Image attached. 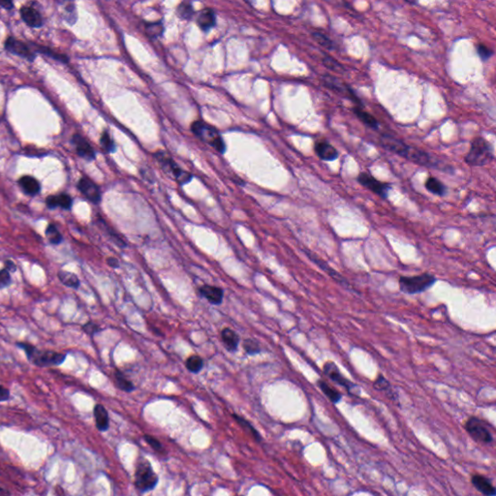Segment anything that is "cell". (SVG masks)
Instances as JSON below:
<instances>
[{"label": "cell", "mask_w": 496, "mask_h": 496, "mask_svg": "<svg viewBox=\"0 0 496 496\" xmlns=\"http://www.w3.org/2000/svg\"><path fill=\"white\" fill-rule=\"evenodd\" d=\"M114 379H115L117 387L118 389H120L121 391L126 392V393H130V392L134 391L135 387H134L133 383L130 380H128L122 372L116 370L115 374H114Z\"/></svg>", "instance_id": "obj_30"}, {"label": "cell", "mask_w": 496, "mask_h": 496, "mask_svg": "<svg viewBox=\"0 0 496 496\" xmlns=\"http://www.w3.org/2000/svg\"><path fill=\"white\" fill-rule=\"evenodd\" d=\"M312 37H313V39L315 40L319 45H321L322 47L328 48V49H333L334 48L333 42L329 37H327L325 34L316 31V32L312 33Z\"/></svg>", "instance_id": "obj_35"}, {"label": "cell", "mask_w": 496, "mask_h": 496, "mask_svg": "<svg viewBox=\"0 0 496 496\" xmlns=\"http://www.w3.org/2000/svg\"><path fill=\"white\" fill-rule=\"evenodd\" d=\"M57 276H58V279L61 281V283L69 288L78 289L80 287V279L73 272L59 271L57 273Z\"/></svg>", "instance_id": "obj_29"}, {"label": "cell", "mask_w": 496, "mask_h": 496, "mask_svg": "<svg viewBox=\"0 0 496 496\" xmlns=\"http://www.w3.org/2000/svg\"><path fill=\"white\" fill-rule=\"evenodd\" d=\"M46 236L51 244H59L62 241V236L54 224H49L46 229Z\"/></svg>", "instance_id": "obj_32"}, {"label": "cell", "mask_w": 496, "mask_h": 496, "mask_svg": "<svg viewBox=\"0 0 496 496\" xmlns=\"http://www.w3.org/2000/svg\"><path fill=\"white\" fill-rule=\"evenodd\" d=\"M100 143L102 145V147L107 151V152H114L115 149H116V144H115V142L113 141V139L111 138L110 134L105 131L102 136H101V139H100Z\"/></svg>", "instance_id": "obj_36"}, {"label": "cell", "mask_w": 496, "mask_h": 496, "mask_svg": "<svg viewBox=\"0 0 496 496\" xmlns=\"http://www.w3.org/2000/svg\"><path fill=\"white\" fill-rule=\"evenodd\" d=\"M10 399V392L8 389L0 385V402H7Z\"/></svg>", "instance_id": "obj_45"}, {"label": "cell", "mask_w": 496, "mask_h": 496, "mask_svg": "<svg viewBox=\"0 0 496 496\" xmlns=\"http://www.w3.org/2000/svg\"><path fill=\"white\" fill-rule=\"evenodd\" d=\"M11 273L6 269L0 270V289L6 288L11 284Z\"/></svg>", "instance_id": "obj_42"}, {"label": "cell", "mask_w": 496, "mask_h": 496, "mask_svg": "<svg viewBox=\"0 0 496 496\" xmlns=\"http://www.w3.org/2000/svg\"><path fill=\"white\" fill-rule=\"evenodd\" d=\"M96 427L100 431H106L110 425L109 414L106 408L101 404H96L93 410Z\"/></svg>", "instance_id": "obj_21"}, {"label": "cell", "mask_w": 496, "mask_h": 496, "mask_svg": "<svg viewBox=\"0 0 496 496\" xmlns=\"http://www.w3.org/2000/svg\"><path fill=\"white\" fill-rule=\"evenodd\" d=\"M0 6H3L5 9H12L13 3L10 1H0Z\"/></svg>", "instance_id": "obj_48"}, {"label": "cell", "mask_w": 496, "mask_h": 496, "mask_svg": "<svg viewBox=\"0 0 496 496\" xmlns=\"http://www.w3.org/2000/svg\"><path fill=\"white\" fill-rule=\"evenodd\" d=\"M243 349L248 355H257L261 352L259 344L252 339H245L243 341Z\"/></svg>", "instance_id": "obj_37"}, {"label": "cell", "mask_w": 496, "mask_h": 496, "mask_svg": "<svg viewBox=\"0 0 496 496\" xmlns=\"http://www.w3.org/2000/svg\"><path fill=\"white\" fill-rule=\"evenodd\" d=\"M306 254L307 255V257H308V258H309V259H310V260H311L314 264H316V265H317V266H318L321 270H323V271H325V272H327V274H328L329 276H331L332 279H334L337 283H339V284H341L342 286H345V287H347V288H349V287H350V284L348 283V281H347V280H346V279H345V278H344V277H343L340 273H338V272L335 271V270H333L331 267H330V266H329V265H328L325 261H323L320 257H318L317 255L313 254L311 251H306Z\"/></svg>", "instance_id": "obj_14"}, {"label": "cell", "mask_w": 496, "mask_h": 496, "mask_svg": "<svg viewBox=\"0 0 496 496\" xmlns=\"http://www.w3.org/2000/svg\"><path fill=\"white\" fill-rule=\"evenodd\" d=\"M425 186L428 192L437 196H445L447 193V187L444 183L434 177H429L425 181Z\"/></svg>", "instance_id": "obj_28"}, {"label": "cell", "mask_w": 496, "mask_h": 496, "mask_svg": "<svg viewBox=\"0 0 496 496\" xmlns=\"http://www.w3.org/2000/svg\"><path fill=\"white\" fill-rule=\"evenodd\" d=\"M72 142L76 146V150L79 156L88 161H91L95 158V152L92 146L83 136L75 134L72 138Z\"/></svg>", "instance_id": "obj_15"}, {"label": "cell", "mask_w": 496, "mask_h": 496, "mask_svg": "<svg viewBox=\"0 0 496 496\" xmlns=\"http://www.w3.org/2000/svg\"><path fill=\"white\" fill-rule=\"evenodd\" d=\"M17 345L22 348L29 361L33 362L35 365L40 367L59 365L66 359V354L57 353L53 351H41L38 350L32 344H28L25 342H19Z\"/></svg>", "instance_id": "obj_2"}, {"label": "cell", "mask_w": 496, "mask_h": 496, "mask_svg": "<svg viewBox=\"0 0 496 496\" xmlns=\"http://www.w3.org/2000/svg\"><path fill=\"white\" fill-rule=\"evenodd\" d=\"M233 418L235 419V421L246 431L248 432L250 435H252V437L256 440V441H261V435L260 433L254 428V426L244 418L236 415V414H233Z\"/></svg>", "instance_id": "obj_31"}, {"label": "cell", "mask_w": 496, "mask_h": 496, "mask_svg": "<svg viewBox=\"0 0 496 496\" xmlns=\"http://www.w3.org/2000/svg\"><path fill=\"white\" fill-rule=\"evenodd\" d=\"M145 30L151 37H158L163 33V25L161 23L145 24Z\"/></svg>", "instance_id": "obj_38"}, {"label": "cell", "mask_w": 496, "mask_h": 496, "mask_svg": "<svg viewBox=\"0 0 496 496\" xmlns=\"http://www.w3.org/2000/svg\"><path fill=\"white\" fill-rule=\"evenodd\" d=\"M143 438H144L145 442H146V443H147V444H148V445H149V446H150V447H151L154 451H157V452H159V453H164V452H165V449H164L163 445H162V444L160 443V441H159V440H157L155 437H153V436H151V435H148V434H144Z\"/></svg>", "instance_id": "obj_40"}, {"label": "cell", "mask_w": 496, "mask_h": 496, "mask_svg": "<svg viewBox=\"0 0 496 496\" xmlns=\"http://www.w3.org/2000/svg\"><path fill=\"white\" fill-rule=\"evenodd\" d=\"M83 330L86 333H88L91 336H93L101 331V328L97 324H95L94 322H88L86 325L83 326Z\"/></svg>", "instance_id": "obj_43"}, {"label": "cell", "mask_w": 496, "mask_h": 496, "mask_svg": "<svg viewBox=\"0 0 496 496\" xmlns=\"http://www.w3.org/2000/svg\"><path fill=\"white\" fill-rule=\"evenodd\" d=\"M204 365V361L200 356L193 355L189 357L186 361V367L192 373H198Z\"/></svg>", "instance_id": "obj_33"}, {"label": "cell", "mask_w": 496, "mask_h": 496, "mask_svg": "<svg viewBox=\"0 0 496 496\" xmlns=\"http://www.w3.org/2000/svg\"><path fill=\"white\" fill-rule=\"evenodd\" d=\"M72 204H73L72 198L69 195L65 194V193L59 194L57 196L51 195V196H48L46 199V205L50 210L59 207V208L63 209V210L68 211V210H70L72 208Z\"/></svg>", "instance_id": "obj_20"}, {"label": "cell", "mask_w": 496, "mask_h": 496, "mask_svg": "<svg viewBox=\"0 0 496 496\" xmlns=\"http://www.w3.org/2000/svg\"><path fill=\"white\" fill-rule=\"evenodd\" d=\"M472 485L476 488L478 492L483 494L485 496H496V488L492 484L491 480L486 478L483 475H473L471 478Z\"/></svg>", "instance_id": "obj_19"}, {"label": "cell", "mask_w": 496, "mask_h": 496, "mask_svg": "<svg viewBox=\"0 0 496 496\" xmlns=\"http://www.w3.org/2000/svg\"><path fill=\"white\" fill-rule=\"evenodd\" d=\"M221 340L226 347V349L230 352H235L238 346V335L231 329L225 328L221 331Z\"/></svg>", "instance_id": "obj_25"}, {"label": "cell", "mask_w": 496, "mask_h": 496, "mask_svg": "<svg viewBox=\"0 0 496 496\" xmlns=\"http://www.w3.org/2000/svg\"><path fill=\"white\" fill-rule=\"evenodd\" d=\"M19 184L22 187V189L24 190V192L27 195H30V196L37 195L41 190L40 183L36 179H34L30 176L22 177L19 181Z\"/></svg>", "instance_id": "obj_24"}, {"label": "cell", "mask_w": 496, "mask_h": 496, "mask_svg": "<svg viewBox=\"0 0 496 496\" xmlns=\"http://www.w3.org/2000/svg\"><path fill=\"white\" fill-rule=\"evenodd\" d=\"M5 48L8 51H10L16 55H19L21 57H24L30 62L33 61L36 57V55L29 48L28 46L25 45L24 42H22L18 39H15L11 36L8 37L5 41Z\"/></svg>", "instance_id": "obj_12"}, {"label": "cell", "mask_w": 496, "mask_h": 496, "mask_svg": "<svg viewBox=\"0 0 496 496\" xmlns=\"http://www.w3.org/2000/svg\"><path fill=\"white\" fill-rule=\"evenodd\" d=\"M314 150L318 157L324 161H333L338 158L337 149L327 141L316 142Z\"/></svg>", "instance_id": "obj_17"}, {"label": "cell", "mask_w": 496, "mask_h": 496, "mask_svg": "<svg viewBox=\"0 0 496 496\" xmlns=\"http://www.w3.org/2000/svg\"><path fill=\"white\" fill-rule=\"evenodd\" d=\"M78 189L93 204H99L101 201V192L99 187L89 178H82L78 182Z\"/></svg>", "instance_id": "obj_13"}, {"label": "cell", "mask_w": 496, "mask_h": 496, "mask_svg": "<svg viewBox=\"0 0 496 496\" xmlns=\"http://www.w3.org/2000/svg\"><path fill=\"white\" fill-rule=\"evenodd\" d=\"M437 278L428 272H424L415 276H401L399 279L400 290L407 295H416L424 293L431 288Z\"/></svg>", "instance_id": "obj_4"}, {"label": "cell", "mask_w": 496, "mask_h": 496, "mask_svg": "<svg viewBox=\"0 0 496 496\" xmlns=\"http://www.w3.org/2000/svg\"><path fill=\"white\" fill-rule=\"evenodd\" d=\"M107 264L111 267V268H114V269H118L119 267V263H118V260L114 258V257H110L107 259Z\"/></svg>", "instance_id": "obj_46"}, {"label": "cell", "mask_w": 496, "mask_h": 496, "mask_svg": "<svg viewBox=\"0 0 496 496\" xmlns=\"http://www.w3.org/2000/svg\"><path fill=\"white\" fill-rule=\"evenodd\" d=\"M177 12H178V15L183 20H189L194 14V10H193L192 6L186 2L181 3V5L178 7Z\"/></svg>", "instance_id": "obj_39"}, {"label": "cell", "mask_w": 496, "mask_h": 496, "mask_svg": "<svg viewBox=\"0 0 496 496\" xmlns=\"http://www.w3.org/2000/svg\"><path fill=\"white\" fill-rule=\"evenodd\" d=\"M4 269H6L7 271H9V272L11 273V272L16 271V269H17V268H16V265L14 264V262H12L11 260H7V261L5 262V267H4Z\"/></svg>", "instance_id": "obj_47"}, {"label": "cell", "mask_w": 496, "mask_h": 496, "mask_svg": "<svg viewBox=\"0 0 496 496\" xmlns=\"http://www.w3.org/2000/svg\"><path fill=\"white\" fill-rule=\"evenodd\" d=\"M373 387L377 390V391H380V392H384L387 397H389L392 401L396 402L398 401V395L397 393L394 391L391 383L384 377L383 374H379L374 383H373Z\"/></svg>", "instance_id": "obj_23"}, {"label": "cell", "mask_w": 496, "mask_h": 496, "mask_svg": "<svg viewBox=\"0 0 496 496\" xmlns=\"http://www.w3.org/2000/svg\"></svg>", "instance_id": "obj_50"}, {"label": "cell", "mask_w": 496, "mask_h": 496, "mask_svg": "<svg viewBox=\"0 0 496 496\" xmlns=\"http://www.w3.org/2000/svg\"><path fill=\"white\" fill-rule=\"evenodd\" d=\"M381 145L390 150L393 153H396L402 157H404L407 160L425 167H437V163L435 160L425 151L410 146L406 144L404 142L388 134H383L380 137Z\"/></svg>", "instance_id": "obj_1"}, {"label": "cell", "mask_w": 496, "mask_h": 496, "mask_svg": "<svg viewBox=\"0 0 496 496\" xmlns=\"http://www.w3.org/2000/svg\"><path fill=\"white\" fill-rule=\"evenodd\" d=\"M158 484V476L153 470L150 462L145 458H139L136 464V488L146 493L153 490Z\"/></svg>", "instance_id": "obj_5"}, {"label": "cell", "mask_w": 496, "mask_h": 496, "mask_svg": "<svg viewBox=\"0 0 496 496\" xmlns=\"http://www.w3.org/2000/svg\"><path fill=\"white\" fill-rule=\"evenodd\" d=\"M323 64L326 68L330 69V70H332V71H335V72H338V73H341L344 71V68L343 66L336 60L334 59L333 57L328 55V54H325L323 56Z\"/></svg>", "instance_id": "obj_34"}, {"label": "cell", "mask_w": 496, "mask_h": 496, "mask_svg": "<svg viewBox=\"0 0 496 496\" xmlns=\"http://www.w3.org/2000/svg\"><path fill=\"white\" fill-rule=\"evenodd\" d=\"M464 428L468 434L477 442L483 444H491L494 441V437L490 431L488 424L477 417H470L466 421Z\"/></svg>", "instance_id": "obj_8"}, {"label": "cell", "mask_w": 496, "mask_h": 496, "mask_svg": "<svg viewBox=\"0 0 496 496\" xmlns=\"http://www.w3.org/2000/svg\"><path fill=\"white\" fill-rule=\"evenodd\" d=\"M40 49H41V51H42L43 53H46L47 55H48V56H50V57H52V58H54V59H56V60H59V61H62V62H67V60H68V58H67L65 55L55 53L54 51H52V50L48 49L47 47H40Z\"/></svg>", "instance_id": "obj_44"}, {"label": "cell", "mask_w": 496, "mask_h": 496, "mask_svg": "<svg viewBox=\"0 0 496 496\" xmlns=\"http://www.w3.org/2000/svg\"><path fill=\"white\" fill-rule=\"evenodd\" d=\"M191 130L194 133V135L198 137L201 141L213 146V148H215L217 151L221 153L225 152V142L222 137L219 134V132L213 126L204 121L198 120L193 122V124L191 125Z\"/></svg>", "instance_id": "obj_6"}, {"label": "cell", "mask_w": 496, "mask_h": 496, "mask_svg": "<svg viewBox=\"0 0 496 496\" xmlns=\"http://www.w3.org/2000/svg\"><path fill=\"white\" fill-rule=\"evenodd\" d=\"M357 181L363 187L372 191L376 195L380 196L383 199H387L389 195V190L391 189L388 183H384L382 181H377L375 178L370 176L367 173H361L357 178Z\"/></svg>", "instance_id": "obj_11"}, {"label": "cell", "mask_w": 496, "mask_h": 496, "mask_svg": "<svg viewBox=\"0 0 496 496\" xmlns=\"http://www.w3.org/2000/svg\"><path fill=\"white\" fill-rule=\"evenodd\" d=\"M477 51H478V54H479L480 58L483 61H487L488 59H490L494 55V50L492 48H490L489 47L483 45V44L478 45V47H477Z\"/></svg>", "instance_id": "obj_41"}, {"label": "cell", "mask_w": 496, "mask_h": 496, "mask_svg": "<svg viewBox=\"0 0 496 496\" xmlns=\"http://www.w3.org/2000/svg\"><path fill=\"white\" fill-rule=\"evenodd\" d=\"M353 112L356 115V117L361 120L363 124H365L366 126H368L369 128L374 129V130H378L379 129L380 124H379L378 120L372 115H370L369 113L365 112L364 110H362L360 107H354L353 108Z\"/></svg>", "instance_id": "obj_27"}, {"label": "cell", "mask_w": 496, "mask_h": 496, "mask_svg": "<svg viewBox=\"0 0 496 496\" xmlns=\"http://www.w3.org/2000/svg\"><path fill=\"white\" fill-rule=\"evenodd\" d=\"M21 16L24 22L31 27H40L43 24V20L40 13L33 7L23 6L21 8Z\"/></svg>", "instance_id": "obj_18"}, {"label": "cell", "mask_w": 496, "mask_h": 496, "mask_svg": "<svg viewBox=\"0 0 496 496\" xmlns=\"http://www.w3.org/2000/svg\"><path fill=\"white\" fill-rule=\"evenodd\" d=\"M199 294L207 299V301L214 306L221 305L223 301L224 292L221 288L212 285H203L199 289Z\"/></svg>", "instance_id": "obj_16"}, {"label": "cell", "mask_w": 496, "mask_h": 496, "mask_svg": "<svg viewBox=\"0 0 496 496\" xmlns=\"http://www.w3.org/2000/svg\"><path fill=\"white\" fill-rule=\"evenodd\" d=\"M197 24L202 30H211L215 25V15L213 11L211 9L203 10L198 16Z\"/></svg>", "instance_id": "obj_22"}, {"label": "cell", "mask_w": 496, "mask_h": 496, "mask_svg": "<svg viewBox=\"0 0 496 496\" xmlns=\"http://www.w3.org/2000/svg\"><path fill=\"white\" fill-rule=\"evenodd\" d=\"M323 82H324L325 87H327L328 89H330L332 91L337 92L338 94L342 95L343 97L350 99L355 104H357V107L361 108L362 106L361 100L354 93V91L350 89V87H348L347 85L342 83L340 80H338L335 77H332L331 75H325V76H323Z\"/></svg>", "instance_id": "obj_10"}, {"label": "cell", "mask_w": 496, "mask_h": 496, "mask_svg": "<svg viewBox=\"0 0 496 496\" xmlns=\"http://www.w3.org/2000/svg\"><path fill=\"white\" fill-rule=\"evenodd\" d=\"M324 373L335 384L343 387L348 393L352 394L354 390L358 389V386L352 381L347 379L339 370L338 366L333 361H327L324 364Z\"/></svg>", "instance_id": "obj_9"}, {"label": "cell", "mask_w": 496, "mask_h": 496, "mask_svg": "<svg viewBox=\"0 0 496 496\" xmlns=\"http://www.w3.org/2000/svg\"><path fill=\"white\" fill-rule=\"evenodd\" d=\"M464 160L468 165L474 167L489 164L494 160V150L491 143L482 137L475 138Z\"/></svg>", "instance_id": "obj_3"}, {"label": "cell", "mask_w": 496, "mask_h": 496, "mask_svg": "<svg viewBox=\"0 0 496 496\" xmlns=\"http://www.w3.org/2000/svg\"><path fill=\"white\" fill-rule=\"evenodd\" d=\"M154 157L160 165L161 169L172 179L176 180L180 184H186L192 180V175L182 170L181 167L170 157L165 151H157L154 153Z\"/></svg>", "instance_id": "obj_7"}, {"label": "cell", "mask_w": 496, "mask_h": 496, "mask_svg": "<svg viewBox=\"0 0 496 496\" xmlns=\"http://www.w3.org/2000/svg\"><path fill=\"white\" fill-rule=\"evenodd\" d=\"M10 496V493L8 491H6L5 489H2L0 488V496Z\"/></svg>", "instance_id": "obj_49"}, {"label": "cell", "mask_w": 496, "mask_h": 496, "mask_svg": "<svg viewBox=\"0 0 496 496\" xmlns=\"http://www.w3.org/2000/svg\"><path fill=\"white\" fill-rule=\"evenodd\" d=\"M317 386L320 388V390L323 392V394L334 404L338 403L340 401H341V394L336 390L334 389L333 387H331L329 383H327L326 381L320 379L317 381Z\"/></svg>", "instance_id": "obj_26"}]
</instances>
